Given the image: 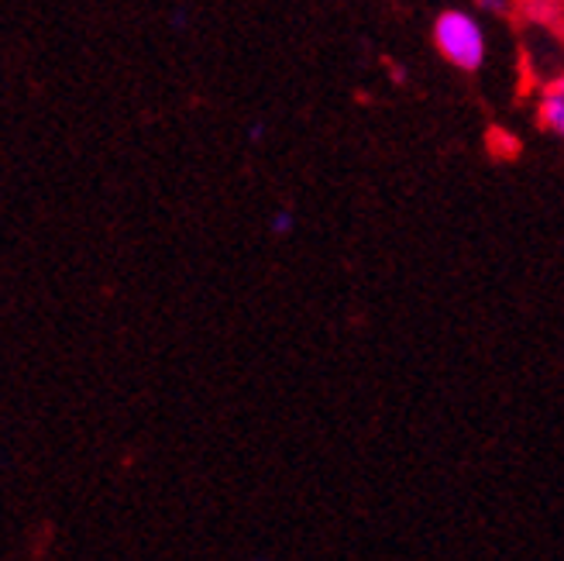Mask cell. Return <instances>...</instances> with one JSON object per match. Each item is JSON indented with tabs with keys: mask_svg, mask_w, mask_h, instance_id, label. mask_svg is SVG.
Segmentation results:
<instances>
[{
	"mask_svg": "<svg viewBox=\"0 0 564 561\" xmlns=\"http://www.w3.org/2000/svg\"><path fill=\"white\" fill-rule=\"evenodd\" d=\"M256 561H269V558H256Z\"/></svg>",
	"mask_w": 564,
	"mask_h": 561,
	"instance_id": "obj_6",
	"label": "cell"
},
{
	"mask_svg": "<svg viewBox=\"0 0 564 561\" xmlns=\"http://www.w3.org/2000/svg\"><path fill=\"white\" fill-rule=\"evenodd\" d=\"M538 115H541V125L564 142V76H554L544 87Z\"/></svg>",
	"mask_w": 564,
	"mask_h": 561,
	"instance_id": "obj_2",
	"label": "cell"
},
{
	"mask_svg": "<svg viewBox=\"0 0 564 561\" xmlns=\"http://www.w3.org/2000/svg\"><path fill=\"white\" fill-rule=\"evenodd\" d=\"M478 11L486 14H506V8H510V0H475Z\"/></svg>",
	"mask_w": 564,
	"mask_h": 561,
	"instance_id": "obj_4",
	"label": "cell"
},
{
	"mask_svg": "<svg viewBox=\"0 0 564 561\" xmlns=\"http://www.w3.org/2000/svg\"><path fill=\"white\" fill-rule=\"evenodd\" d=\"M434 45L444 60L462 69V73H478L486 66V28L478 24V18L471 11H458L451 8L444 14H437L434 21Z\"/></svg>",
	"mask_w": 564,
	"mask_h": 561,
	"instance_id": "obj_1",
	"label": "cell"
},
{
	"mask_svg": "<svg viewBox=\"0 0 564 561\" xmlns=\"http://www.w3.org/2000/svg\"><path fill=\"white\" fill-rule=\"evenodd\" d=\"M262 134H265V125H262V121L248 128V138H251V142H262Z\"/></svg>",
	"mask_w": 564,
	"mask_h": 561,
	"instance_id": "obj_5",
	"label": "cell"
},
{
	"mask_svg": "<svg viewBox=\"0 0 564 561\" xmlns=\"http://www.w3.org/2000/svg\"><path fill=\"white\" fill-rule=\"evenodd\" d=\"M296 231V214L290 207H275L269 217V235L272 238H290Z\"/></svg>",
	"mask_w": 564,
	"mask_h": 561,
	"instance_id": "obj_3",
	"label": "cell"
}]
</instances>
